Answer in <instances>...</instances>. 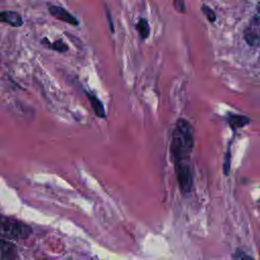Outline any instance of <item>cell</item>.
<instances>
[{
    "mask_svg": "<svg viewBox=\"0 0 260 260\" xmlns=\"http://www.w3.org/2000/svg\"><path fill=\"white\" fill-rule=\"evenodd\" d=\"M232 260H255V259L250 255H248L247 253H245L244 251L237 249L232 256Z\"/></svg>",
    "mask_w": 260,
    "mask_h": 260,
    "instance_id": "cell-13",
    "label": "cell"
},
{
    "mask_svg": "<svg viewBox=\"0 0 260 260\" xmlns=\"http://www.w3.org/2000/svg\"><path fill=\"white\" fill-rule=\"evenodd\" d=\"M16 246L6 239H1V260H17Z\"/></svg>",
    "mask_w": 260,
    "mask_h": 260,
    "instance_id": "cell-7",
    "label": "cell"
},
{
    "mask_svg": "<svg viewBox=\"0 0 260 260\" xmlns=\"http://www.w3.org/2000/svg\"><path fill=\"white\" fill-rule=\"evenodd\" d=\"M175 172L181 192L183 194H189L193 187V174L190 164L176 165Z\"/></svg>",
    "mask_w": 260,
    "mask_h": 260,
    "instance_id": "cell-3",
    "label": "cell"
},
{
    "mask_svg": "<svg viewBox=\"0 0 260 260\" xmlns=\"http://www.w3.org/2000/svg\"><path fill=\"white\" fill-rule=\"evenodd\" d=\"M106 13H107V18H108V20H109V25H110V28H111V31H112V34H114V31H115V27H114V24H113V21H112V17H111V13H110V11L108 10V9H106Z\"/></svg>",
    "mask_w": 260,
    "mask_h": 260,
    "instance_id": "cell-16",
    "label": "cell"
},
{
    "mask_svg": "<svg viewBox=\"0 0 260 260\" xmlns=\"http://www.w3.org/2000/svg\"><path fill=\"white\" fill-rule=\"evenodd\" d=\"M0 231L2 238L8 240H24L31 234L30 225L22 220L8 216H2Z\"/></svg>",
    "mask_w": 260,
    "mask_h": 260,
    "instance_id": "cell-2",
    "label": "cell"
},
{
    "mask_svg": "<svg viewBox=\"0 0 260 260\" xmlns=\"http://www.w3.org/2000/svg\"><path fill=\"white\" fill-rule=\"evenodd\" d=\"M174 7L178 12L185 13L186 12V5L184 0H175L174 1Z\"/></svg>",
    "mask_w": 260,
    "mask_h": 260,
    "instance_id": "cell-15",
    "label": "cell"
},
{
    "mask_svg": "<svg viewBox=\"0 0 260 260\" xmlns=\"http://www.w3.org/2000/svg\"><path fill=\"white\" fill-rule=\"evenodd\" d=\"M193 147V128L188 120L180 118L177 120L172 132L170 144V153L174 165L189 164Z\"/></svg>",
    "mask_w": 260,
    "mask_h": 260,
    "instance_id": "cell-1",
    "label": "cell"
},
{
    "mask_svg": "<svg viewBox=\"0 0 260 260\" xmlns=\"http://www.w3.org/2000/svg\"><path fill=\"white\" fill-rule=\"evenodd\" d=\"M41 43L46 47V48H49L50 50H53V51H56L58 53H65L68 51L69 47L66 43H64L62 40H56L55 42L51 43L47 38H44Z\"/></svg>",
    "mask_w": 260,
    "mask_h": 260,
    "instance_id": "cell-9",
    "label": "cell"
},
{
    "mask_svg": "<svg viewBox=\"0 0 260 260\" xmlns=\"http://www.w3.org/2000/svg\"><path fill=\"white\" fill-rule=\"evenodd\" d=\"M244 38L247 44L256 47L260 43V19L256 16L244 31Z\"/></svg>",
    "mask_w": 260,
    "mask_h": 260,
    "instance_id": "cell-4",
    "label": "cell"
},
{
    "mask_svg": "<svg viewBox=\"0 0 260 260\" xmlns=\"http://www.w3.org/2000/svg\"><path fill=\"white\" fill-rule=\"evenodd\" d=\"M230 165H231V152H230V148H229L226 151V154H225L224 162H223V172H224L225 176H228L230 173Z\"/></svg>",
    "mask_w": 260,
    "mask_h": 260,
    "instance_id": "cell-14",
    "label": "cell"
},
{
    "mask_svg": "<svg viewBox=\"0 0 260 260\" xmlns=\"http://www.w3.org/2000/svg\"><path fill=\"white\" fill-rule=\"evenodd\" d=\"M136 30L138 31L140 38L142 40H145L149 37V32H150V27H149V23L147 21V19L141 17L138 22L136 23Z\"/></svg>",
    "mask_w": 260,
    "mask_h": 260,
    "instance_id": "cell-11",
    "label": "cell"
},
{
    "mask_svg": "<svg viewBox=\"0 0 260 260\" xmlns=\"http://www.w3.org/2000/svg\"><path fill=\"white\" fill-rule=\"evenodd\" d=\"M48 10H49V13L53 17L57 18L58 20H61V21L66 22L70 25H73V26H77L79 24L78 19L62 6L51 5V6H49Z\"/></svg>",
    "mask_w": 260,
    "mask_h": 260,
    "instance_id": "cell-5",
    "label": "cell"
},
{
    "mask_svg": "<svg viewBox=\"0 0 260 260\" xmlns=\"http://www.w3.org/2000/svg\"><path fill=\"white\" fill-rule=\"evenodd\" d=\"M0 19L1 22L6 23L12 27H20L23 24V19L22 16L12 10H3L0 13Z\"/></svg>",
    "mask_w": 260,
    "mask_h": 260,
    "instance_id": "cell-6",
    "label": "cell"
},
{
    "mask_svg": "<svg viewBox=\"0 0 260 260\" xmlns=\"http://www.w3.org/2000/svg\"><path fill=\"white\" fill-rule=\"evenodd\" d=\"M85 94H86L88 101L90 102L91 109L93 110L94 115L98 116L99 118L104 119L106 117V110H105L103 103L100 101V99L95 94H93L90 91H85Z\"/></svg>",
    "mask_w": 260,
    "mask_h": 260,
    "instance_id": "cell-8",
    "label": "cell"
},
{
    "mask_svg": "<svg viewBox=\"0 0 260 260\" xmlns=\"http://www.w3.org/2000/svg\"><path fill=\"white\" fill-rule=\"evenodd\" d=\"M201 11H202V13L206 16V18H207V20L209 21V22H214L215 20H216V14H215V12L208 6V5H206V4H203V5H201Z\"/></svg>",
    "mask_w": 260,
    "mask_h": 260,
    "instance_id": "cell-12",
    "label": "cell"
},
{
    "mask_svg": "<svg viewBox=\"0 0 260 260\" xmlns=\"http://www.w3.org/2000/svg\"><path fill=\"white\" fill-rule=\"evenodd\" d=\"M228 122L230 124V126L233 129H238V128H242L245 125L250 123V119L246 116H242V115H236V114H229L228 116Z\"/></svg>",
    "mask_w": 260,
    "mask_h": 260,
    "instance_id": "cell-10",
    "label": "cell"
}]
</instances>
